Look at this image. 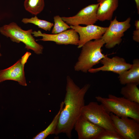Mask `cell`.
<instances>
[{
	"instance_id": "obj_1",
	"label": "cell",
	"mask_w": 139,
	"mask_h": 139,
	"mask_svg": "<svg viewBox=\"0 0 139 139\" xmlns=\"http://www.w3.org/2000/svg\"><path fill=\"white\" fill-rule=\"evenodd\" d=\"M90 86V84H87L80 88L69 76H67L64 105L54 134L57 135L64 133L69 138H71L73 129L85 105V94Z\"/></svg>"
},
{
	"instance_id": "obj_2",
	"label": "cell",
	"mask_w": 139,
	"mask_h": 139,
	"mask_svg": "<svg viewBox=\"0 0 139 139\" xmlns=\"http://www.w3.org/2000/svg\"><path fill=\"white\" fill-rule=\"evenodd\" d=\"M95 98L109 113L119 117L130 118L139 122V103L123 97H118L112 94H109L107 98L99 95Z\"/></svg>"
},
{
	"instance_id": "obj_3",
	"label": "cell",
	"mask_w": 139,
	"mask_h": 139,
	"mask_svg": "<svg viewBox=\"0 0 139 139\" xmlns=\"http://www.w3.org/2000/svg\"><path fill=\"white\" fill-rule=\"evenodd\" d=\"M105 44L101 38L90 41L84 45L74 66L75 70L86 73L94 66L100 63L106 56L102 53V50Z\"/></svg>"
},
{
	"instance_id": "obj_4",
	"label": "cell",
	"mask_w": 139,
	"mask_h": 139,
	"mask_svg": "<svg viewBox=\"0 0 139 139\" xmlns=\"http://www.w3.org/2000/svg\"><path fill=\"white\" fill-rule=\"evenodd\" d=\"M32 29L27 30L22 29L16 23L12 22L0 27V33L13 42L24 44L25 48L31 50L37 55L43 53V46L36 42L32 35Z\"/></svg>"
},
{
	"instance_id": "obj_5",
	"label": "cell",
	"mask_w": 139,
	"mask_h": 139,
	"mask_svg": "<svg viewBox=\"0 0 139 139\" xmlns=\"http://www.w3.org/2000/svg\"><path fill=\"white\" fill-rule=\"evenodd\" d=\"M81 114L98 126L105 129L117 132L113 125L110 113L101 104H99L95 102H90L82 108Z\"/></svg>"
},
{
	"instance_id": "obj_6",
	"label": "cell",
	"mask_w": 139,
	"mask_h": 139,
	"mask_svg": "<svg viewBox=\"0 0 139 139\" xmlns=\"http://www.w3.org/2000/svg\"><path fill=\"white\" fill-rule=\"evenodd\" d=\"M131 18L129 17L124 21H119L116 16L110 21L109 26L101 37L107 48H112L120 44L124 32L131 27Z\"/></svg>"
},
{
	"instance_id": "obj_7",
	"label": "cell",
	"mask_w": 139,
	"mask_h": 139,
	"mask_svg": "<svg viewBox=\"0 0 139 139\" xmlns=\"http://www.w3.org/2000/svg\"><path fill=\"white\" fill-rule=\"evenodd\" d=\"M110 115L116 131L123 139H139V122L133 118Z\"/></svg>"
},
{
	"instance_id": "obj_8",
	"label": "cell",
	"mask_w": 139,
	"mask_h": 139,
	"mask_svg": "<svg viewBox=\"0 0 139 139\" xmlns=\"http://www.w3.org/2000/svg\"><path fill=\"white\" fill-rule=\"evenodd\" d=\"M31 53L27 52L14 64L6 68L0 70V83L6 80L17 82L20 85H27L24 72V66Z\"/></svg>"
},
{
	"instance_id": "obj_9",
	"label": "cell",
	"mask_w": 139,
	"mask_h": 139,
	"mask_svg": "<svg viewBox=\"0 0 139 139\" xmlns=\"http://www.w3.org/2000/svg\"><path fill=\"white\" fill-rule=\"evenodd\" d=\"M99 5L98 3L89 5L81 9L74 16L61 18L70 25L94 24L98 20L97 13Z\"/></svg>"
},
{
	"instance_id": "obj_10",
	"label": "cell",
	"mask_w": 139,
	"mask_h": 139,
	"mask_svg": "<svg viewBox=\"0 0 139 139\" xmlns=\"http://www.w3.org/2000/svg\"><path fill=\"white\" fill-rule=\"evenodd\" d=\"M33 36L41 37L42 39L36 41H51L58 45H72L77 46L79 42V36L74 29L67 30L56 34H48L42 33L40 30L33 31Z\"/></svg>"
},
{
	"instance_id": "obj_11",
	"label": "cell",
	"mask_w": 139,
	"mask_h": 139,
	"mask_svg": "<svg viewBox=\"0 0 139 139\" xmlns=\"http://www.w3.org/2000/svg\"><path fill=\"white\" fill-rule=\"evenodd\" d=\"M100 62L102 65V66L96 68H92L88 72L92 73L100 71L111 72L119 75L130 68L132 65V64L127 63L124 58L118 56L110 58L106 55Z\"/></svg>"
},
{
	"instance_id": "obj_12",
	"label": "cell",
	"mask_w": 139,
	"mask_h": 139,
	"mask_svg": "<svg viewBox=\"0 0 139 139\" xmlns=\"http://www.w3.org/2000/svg\"><path fill=\"white\" fill-rule=\"evenodd\" d=\"M71 28L75 30L79 36V42L77 48H81L87 42L93 40L101 38L107 27L91 24L86 26L80 25H70Z\"/></svg>"
},
{
	"instance_id": "obj_13",
	"label": "cell",
	"mask_w": 139,
	"mask_h": 139,
	"mask_svg": "<svg viewBox=\"0 0 139 139\" xmlns=\"http://www.w3.org/2000/svg\"><path fill=\"white\" fill-rule=\"evenodd\" d=\"M74 128L79 139H95L104 129L91 122L81 114Z\"/></svg>"
},
{
	"instance_id": "obj_14",
	"label": "cell",
	"mask_w": 139,
	"mask_h": 139,
	"mask_svg": "<svg viewBox=\"0 0 139 139\" xmlns=\"http://www.w3.org/2000/svg\"><path fill=\"white\" fill-rule=\"evenodd\" d=\"M99 6L97 10L98 20H111L114 12L118 5V0H97Z\"/></svg>"
},
{
	"instance_id": "obj_15",
	"label": "cell",
	"mask_w": 139,
	"mask_h": 139,
	"mask_svg": "<svg viewBox=\"0 0 139 139\" xmlns=\"http://www.w3.org/2000/svg\"><path fill=\"white\" fill-rule=\"evenodd\" d=\"M118 78L120 83L125 85L129 83L139 84V59H134L131 67L119 74Z\"/></svg>"
},
{
	"instance_id": "obj_16",
	"label": "cell",
	"mask_w": 139,
	"mask_h": 139,
	"mask_svg": "<svg viewBox=\"0 0 139 139\" xmlns=\"http://www.w3.org/2000/svg\"><path fill=\"white\" fill-rule=\"evenodd\" d=\"M125 85L121 88L120 94L126 99L139 103V89L137 85L132 83Z\"/></svg>"
},
{
	"instance_id": "obj_17",
	"label": "cell",
	"mask_w": 139,
	"mask_h": 139,
	"mask_svg": "<svg viewBox=\"0 0 139 139\" xmlns=\"http://www.w3.org/2000/svg\"><path fill=\"white\" fill-rule=\"evenodd\" d=\"M64 105L63 101L60 103L59 110L49 126L44 130L40 132L34 137L33 139H45L48 135L54 134L58 124L60 115Z\"/></svg>"
},
{
	"instance_id": "obj_18",
	"label": "cell",
	"mask_w": 139,
	"mask_h": 139,
	"mask_svg": "<svg viewBox=\"0 0 139 139\" xmlns=\"http://www.w3.org/2000/svg\"><path fill=\"white\" fill-rule=\"evenodd\" d=\"M45 6L44 0H25L24 3L25 10L35 15L42 11Z\"/></svg>"
},
{
	"instance_id": "obj_19",
	"label": "cell",
	"mask_w": 139,
	"mask_h": 139,
	"mask_svg": "<svg viewBox=\"0 0 139 139\" xmlns=\"http://www.w3.org/2000/svg\"><path fill=\"white\" fill-rule=\"evenodd\" d=\"M21 21L24 24L31 23L38 26V28L46 31H50L54 24L50 22L39 19L37 15L30 18H24Z\"/></svg>"
},
{
	"instance_id": "obj_20",
	"label": "cell",
	"mask_w": 139,
	"mask_h": 139,
	"mask_svg": "<svg viewBox=\"0 0 139 139\" xmlns=\"http://www.w3.org/2000/svg\"><path fill=\"white\" fill-rule=\"evenodd\" d=\"M53 19L54 24L51 31L52 34H57L71 28L70 26L65 22L59 16H55Z\"/></svg>"
},
{
	"instance_id": "obj_21",
	"label": "cell",
	"mask_w": 139,
	"mask_h": 139,
	"mask_svg": "<svg viewBox=\"0 0 139 139\" xmlns=\"http://www.w3.org/2000/svg\"><path fill=\"white\" fill-rule=\"evenodd\" d=\"M95 139H123L117 132L104 129Z\"/></svg>"
},
{
	"instance_id": "obj_22",
	"label": "cell",
	"mask_w": 139,
	"mask_h": 139,
	"mask_svg": "<svg viewBox=\"0 0 139 139\" xmlns=\"http://www.w3.org/2000/svg\"><path fill=\"white\" fill-rule=\"evenodd\" d=\"M136 29L133 32V39L135 41L139 42V28H135Z\"/></svg>"
},
{
	"instance_id": "obj_23",
	"label": "cell",
	"mask_w": 139,
	"mask_h": 139,
	"mask_svg": "<svg viewBox=\"0 0 139 139\" xmlns=\"http://www.w3.org/2000/svg\"><path fill=\"white\" fill-rule=\"evenodd\" d=\"M136 4V7L138 14H139V0H134Z\"/></svg>"
},
{
	"instance_id": "obj_24",
	"label": "cell",
	"mask_w": 139,
	"mask_h": 139,
	"mask_svg": "<svg viewBox=\"0 0 139 139\" xmlns=\"http://www.w3.org/2000/svg\"><path fill=\"white\" fill-rule=\"evenodd\" d=\"M135 26L136 27H139V20H137L135 22Z\"/></svg>"
},
{
	"instance_id": "obj_25",
	"label": "cell",
	"mask_w": 139,
	"mask_h": 139,
	"mask_svg": "<svg viewBox=\"0 0 139 139\" xmlns=\"http://www.w3.org/2000/svg\"><path fill=\"white\" fill-rule=\"evenodd\" d=\"M2 54H1V53H0V57H1V56H2Z\"/></svg>"
},
{
	"instance_id": "obj_26",
	"label": "cell",
	"mask_w": 139,
	"mask_h": 139,
	"mask_svg": "<svg viewBox=\"0 0 139 139\" xmlns=\"http://www.w3.org/2000/svg\"><path fill=\"white\" fill-rule=\"evenodd\" d=\"M1 44L0 42V49H1Z\"/></svg>"
}]
</instances>
